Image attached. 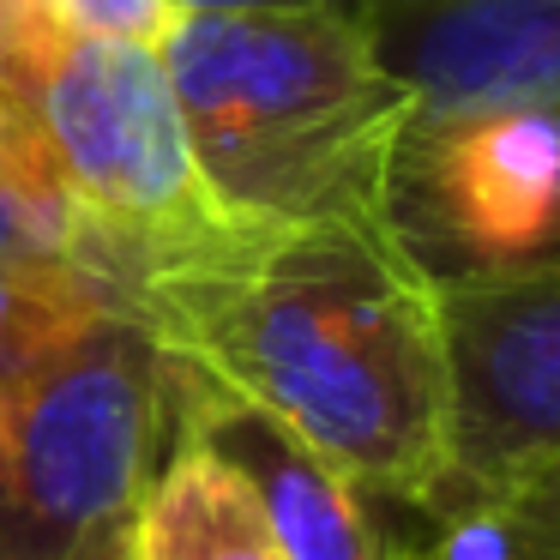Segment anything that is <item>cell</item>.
I'll list each match as a JSON object with an SVG mask.
<instances>
[{
	"label": "cell",
	"instance_id": "cell-6",
	"mask_svg": "<svg viewBox=\"0 0 560 560\" xmlns=\"http://www.w3.org/2000/svg\"><path fill=\"white\" fill-rule=\"evenodd\" d=\"M386 230L428 278L548 254L560 235V109H416L392 151Z\"/></svg>",
	"mask_w": 560,
	"mask_h": 560
},
{
	"label": "cell",
	"instance_id": "cell-14",
	"mask_svg": "<svg viewBox=\"0 0 560 560\" xmlns=\"http://www.w3.org/2000/svg\"><path fill=\"white\" fill-rule=\"evenodd\" d=\"M55 19L43 0H0V85L19 91L25 67L37 61V49L49 43Z\"/></svg>",
	"mask_w": 560,
	"mask_h": 560
},
{
	"label": "cell",
	"instance_id": "cell-12",
	"mask_svg": "<svg viewBox=\"0 0 560 560\" xmlns=\"http://www.w3.org/2000/svg\"><path fill=\"white\" fill-rule=\"evenodd\" d=\"M103 302H121V290L91 271H0V386Z\"/></svg>",
	"mask_w": 560,
	"mask_h": 560
},
{
	"label": "cell",
	"instance_id": "cell-10",
	"mask_svg": "<svg viewBox=\"0 0 560 560\" xmlns=\"http://www.w3.org/2000/svg\"><path fill=\"white\" fill-rule=\"evenodd\" d=\"M0 271H91V278H103L97 242H91L31 109L7 85H0Z\"/></svg>",
	"mask_w": 560,
	"mask_h": 560
},
{
	"label": "cell",
	"instance_id": "cell-15",
	"mask_svg": "<svg viewBox=\"0 0 560 560\" xmlns=\"http://www.w3.org/2000/svg\"><path fill=\"white\" fill-rule=\"evenodd\" d=\"M175 13H290V7H338V13H362L368 0H170Z\"/></svg>",
	"mask_w": 560,
	"mask_h": 560
},
{
	"label": "cell",
	"instance_id": "cell-11",
	"mask_svg": "<svg viewBox=\"0 0 560 560\" xmlns=\"http://www.w3.org/2000/svg\"><path fill=\"white\" fill-rule=\"evenodd\" d=\"M404 560H560V452L512 470L446 518L404 530Z\"/></svg>",
	"mask_w": 560,
	"mask_h": 560
},
{
	"label": "cell",
	"instance_id": "cell-16",
	"mask_svg": "<svg viewBox=\"0 0 560 560\" xmlns=\"http://www.w3.org/2000/svg\"><path fill=\"white\" fill-rule=\"evenodd\" d=\"M49 560H127V524H109V530L79 536L73 548H61V555H49Z\"/></svg>",
	"mask_w": 560,
	"mask_h": 560
},
{
	"label": "cell",
	"instance_id": "cell-9",
	"mask_svg": "<svg viewBox=\"0 0 560 560\" xmlns=\"http://www.w3.org/2000/svg\"><path fill=\"white\" fill-rule=\"evenodd\" d=\"M127 560H283L254 482L182 422V440L127 518Z\"/></svg>",
	"mask_w": 560,
	"mask_h": 560
},
{
	"label": "cell",
	"instance_id": "cell-1",
	"mask_svg": "<svg viewBox=\"0 0 560 560\" xmlns=\"http://www.w3.org/2000/svg\"><path fill=\"white\" fill-rule=\"evenodd\" d=\"M158 343L416 524L446 476L440 290L386 223L218 230L127 290Z\"/></svg>",
	"mask_w": 560,
	"mask_h": 560
},
{
	"label": "cell",
	"instance_id": "cell-7",
	"mask_svg": "<svg viewBox=\"0 0 560 560\" xmlns=\"http://www.w3.org/2000/svg\"><path fill=\"white\" fill-rule=\"evenodd\" d=\"M416 109H560V0H368Z\"/></svg>",
	"mask_w": 560,
	"mask_h": 560
},
{
	"label": "cell",
	"instance_id": "cell-13",
	"mask_svg": "<svg viewBox=\"0 0 560 560\" xmlns=\"http://www.w3.org/2000/svg\"><path fill=\"white\" fill-rule=\"evenodd\" d=\"M43 7L67 31H97V37H133V43H158L175 19L170 0H43Z\"/></svg>",
	"mask_w": 560,
	"mask_h": 560
},
{
	"label": "cell",
	"instance_id": "cell-8",
	"mask_svg": "<svg viewBox=\"0 0 560 560\" xmlns=\"http://www.w3.org/2000/svg\"><path fill=\"white\" fill-rule=\"evenodd\" d=\"M182 422L223 452L254 482L283 560H404V530L380 500H368L350 476L283 434L254 404L218 392L182 362Z\"/></svg>",
	"mask_w": 560,
	"mask_h": 560
},
{
	"label": "cell",
	"instance_id": "cell-3",
	"mask_svg": "<svg viewBox=\"0 0 560 560\" xmlns=\"http://www.w3.org/2000/svg\"><path fill=\"white\" fill-rule=\"evenodd\" d=\"M182 440V362L103 302L0 386V560H49L127 524Z\"/></svg>",
	"mask_w": 560,
	"mask_h": 560
},
{
	"label": "cell",
	"instance_id": "cell-4",
	"mask_svg": "<svg viewBox=\"0 0 560 560\" xmlns=\"http://www.w3.org/2000/svg\"><path fill=\"white\" fill-rule=\"evenodd\" d=\"M13 97L31 109L121 295L230 230L199 182L158 43L55 25Z\"/></svg>",
	"mask_w": 560,
	"mask_h": 560
},
{
	"label": "cell",
	"instance_id": "cell-5",
	"mask_svg": "<svg viewBox=\"0 0 560 560\" xmlns=\"http://www.w3.org/2000/svg\"><path fill=\"white\" fill-rule=\"evenodd\" d=\"M434 290L446 331V476L416 524L560 452V254L434 278Z\"/></svg>",
	"mask_w": 560,
	"mask_h": 560
},
{
	"label": "cell",
	"instance_id": "cell-17",
	"mask_svg": "<svg viewBox=\"0 0 560 560\" xmlns=\"http://www.w3.org/2000/svg\"><path fill=\"white\" fill-rule=\"evenodd\" d=\"M548 254H560V235H555V247H548Z\"/></svg>",
	"mask_w": 560,
	"mask_h": 560
},
{
	"label": "cell",
	"instance_id": "cell-2",
	"mask_svg": "<svg viewBox=\"0 0 560 560\" xmlns=\"http://www.w3.org/2000/svg\"><path fill=\"white\" fill-rule=\"evenodd\" d=\"M158 61L199 182L242 230L386 223V175L416 97L362 13H175Z\"/></svg>",
	"mask_w": 560,
	"mask_h": 560
}]
</instances>
